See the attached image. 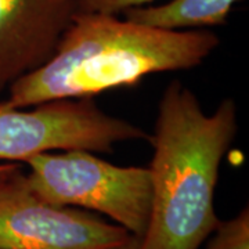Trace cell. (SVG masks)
Here are the masks:
<instances>
[{
	"label": "cell",
	"instance_id": "1",
	"mask_svg": "<svg viewBox=\"0 0 249 249\" xmlns=\"http://www.w3.org/2000/svg\"><path fill=\"white\" fill-rule=\"evenodd\" d=\"M237 132V106L224 98L208 115L180 80L158 107L150 165L151 214L140 249H199L219 224L214 188L224 154Z\"/></svg>",
	"mask_w": 249,
	"mask_h": 249
},
{
	"label": "cell",
	"instance_id": "2",
	"mask_svg": "<svg viewBox=\"0 0 249 249\" xmlns=\"http://www.w3.org/2000/svg\"><path fill=\"white\" fill-rule=\"evenodd\" d=\"M208 31H165L101 13L78 11L53 57L9 88L10 106L93 97L134 86L151 73L190 70L219 46Z\"/></svg>",
	"mask_w": 249,
	"mask_h": 249
},
{
	"label": "cell",
	"instance_id": "3",
	"mask_svg": "<svg viewBox=\"0 0 249 249\" xmlns=\"http://www.w3.org/2000/svg\"><path fill=\"white\" fill-rule=\"evenodd\" d=\"M25 163L28 184L42 199L96 211L134 237L144 235L152 204L148 168L116 166L83 150L45 152Z\"/></svg>",
	"mask_w": 249,
	"mask_h": 249
},
{
	"label": "cell",
	"instance_id": "4",
	"mask_svg": "<svg viewBox=\"0 0 249 249\" xmlns=\"http://www.w3.org/2000/svg\"><path fill=\"white\" fill-rule=\"evenodd\" d=\"M34 107L25 111L0 103V162H27L54 150L111 152L119 142L150 139L142 127L104 112L91 97Z\"/></svg>",
	"mask_w": 249,
	"mask_h": 249
},
{
	"label": "cell",
	"instance_id": "5",
	"mask_svg": "<svg viewBox=\"0 0 249 249\" xmlns=\"http://www.w3.org/2000/svg\"><path fill=\"white\" fill-rule=\"evenodd\" d=\"M132 234L32 191L22 169L0 183V249H121Z\"/></svg>",
	"mask_w": 249,
	"mask_h": 249
},
{
	"label": "cell",
	"instance_id": "6",
	"mask_svg": "<svg viewBox=\"0 0 249 249\" xmlns=\"http://www.w3.org/2000/svg\"><path fill=\"white\" fill-rule=\"evenodd\" d=\"M80 0H0V91L49 61Z\"/></svg>",
	"mask_w": 249,
	"mask_h": 249
},
{
	"label": "cell",
	"instance_id": "7",
	"mask_svg": "<svg viewBox=\"0 0 249 249\" xmlns=\"http://www.w3.org/2000/svg\"><path fill=\"white\" fill-rule=\"evenodd\" d=\"M240 0H170L160 6L126 10V19L165 31H198L224 25L232 6Z\"/></svg>",
	"mask_w": 249,
	"mask_h": 249
},
{
	"label": "cell",
	"instance_id": "8",
	"mask_svg": "<svg viewBox=\"0 0 249 249\" xmlns=\"http://www.w3.org/2000/svg\"><path fill=\"white\" fill-rule=\"evenodd\" d=\"M212 234L205 249H249L248 206L230 220H220Z\"/></svg>",
	"mask_w": 249,
	"mask_h": 249
},
{
	"label": "cell",
	"instance_id": "9",
	"mask_svg": "<svg viewBox=\"0 0 249 249\" xmlns=\"http://www.w3.org/2000/svg\"><path fill=\"white\" fill-rule=\"evenodd\" d=\"M152 1L154 0H80L79 11L118 16L124 14L126 10L151 4Z\"/></svg>",
	"mask_w": 249,
	"mask_h": 249
},
{
	"label": "cell",
	"instance_id": "10",
	"mask_svg": "<svg viewBox=\"0 0 249 249\" xmlns=\"http://www.w3.org/2000/svg\"><path fill=\"white\" fill-rule=\"evenodd\" d=\"M19 163H11V162H0V183L7 180L10 176H13L14 173H17L18 170H21Z\"/></svg>",
	"mask_w": 249,
	"mask_h": 249
},
{
	"label": "cell",
	"instance_id": "11",
	"mask_svg": "<svg viewBox=\"0 0 249 249\" xmlns=\"http://www.w3.org/2000/svg\"><path fill=\"white\" fill-rule=\"evenodd\" d=\"M121 249H140V238H137V237L132 235V237H130V240L127 241V242H126Z\"/></svg>",
	"mask_w": 249,
	"mask_h": 249
}]
</instances>
